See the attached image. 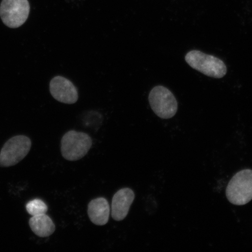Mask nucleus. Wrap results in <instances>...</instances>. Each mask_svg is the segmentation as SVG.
Listing matches in <instances>:
<instances>
[{
  "label": "nucleus",
  "mask_w": 252,
  "mask_h": 252,
  "mask_svg": "<svg viewBox=\"0 0 252 252\" xmlns=\"http://www.w3.org/2000/svg\"><path fill=\"white\" fill-rule=\"evenodd\" d=\"M185 61L191 68L208 77L221 78L227 72V68L221 60L199 50H191L188 53Z\"/></svg>",
  "instance_id": "1"
},
{
  "label": "nucleus",
  "mask_w": 252,
  "mask_h": 252,
  "mask_svg": "<svg viewBox=\"0 0 252 252\" xmlns=\"http://www.w3.org/2000/svg\"><path fill=\"white\" fill-rule=\"evenodd\" d=\"M93 146V140L84 132L68 131L61 140V152L64 159L76 161L86 156Z\"/></svg>",
  "instance_id": "2"
},
{
  "label": "nucleus",
  "mask_w": 252,
  "mask_h": 252,
  "mask_svg": "<svg viewBox=\"0 0 252 252\" xmlns=\"http://www.w3.org/2000/svg\"><path fill=\"white\" fill-rule=\"evenodd\" d=\"M228 201L237 206H243L252 200V170L238 172L229 181L226 189Z\"/></svg>",
  "instance_id": "3"
},
{
  "label": "nucleus",
  "mask_w": 252,
  "mask_h": 252,
  "mask_svg": "<svg viewBox=\"0 0 252 252\" xmlns=\"http://www.w3.org/2000/svg\"><path fill=\"white\" fill-rule=\"evenodd\" d=\"M149 99L151 109L160 118L171 119L178 111L177 100L171 91L165 87L153 88L150 91Z\"/></svg>",
  "instance_id": "4"
},
{
  "label": "nucleus",
  "mask_w": 252,
  "mask_h": 252,
  "mask_svg": "<svg viewBox=\"0 0 252 252\" xmlns=\"http://www.w3.org/2000/svg\"><path fill=\"white\" fill-rule=\"evenodd\" d=\"M32 142L25 135H17L8 140L0 152V167L17 165L26 157L31 149Z\"/></svg>",
  "instance_id": "5"
},
{
  "label": "nucleus",
  "mask_w": 252,
  "mask_h": 252,
  "mask_svg": "<svg viewBox=\"0 0 252 252\" xmlns=\"http://www.w3.org/2000/svg\"><path fill=\"white\" fill-rule=\"evenodd\" d=\"M30 11L28 0H2L0 5V17L6 26L17 28L27 20Z\"/></svg>",
  "instance_id": "6"
},
{
  "label": "nucleus",
  "mask_w": 252,
  "mask_h": 252,
  "mask_svg": "<svg viewBox=\"0 0 252 252\" xmlns=\"http://www.w3.org/2000/svg\"><path fill=\"white\" fill-rule=\"evenodd\" d=\"M50 92L56 100L63 103L74 104L78 99L77 88L67 78L60 75L50 81Z\"/></svg>",
  "instance_id": "7"
},
{
  "label": "nucleus",
  "mask_w": 252,
  "mask_h": 252,
  "mask_svg": "<svg viewBox=\"0 0 252 252\" xmlns=\"http://www.w3.org/2000/svg\"><path fill=\"white\" fill-rule=\"evenodd\" d=\"M135 198L134 191L130 188H123L118 190L112 198L111 214L116 221L124 220L130 210Z\"/></svg>",
  "instance_id": "8"
},
{
  "label": "nucleus",
  "mask_w": 252,
  "mask_h": 252,
  "mask_svg": "<svg viewBox=\"0 0 252 252\" xmlns=\"http://www.w3.org/2000/svg\"><path fill=\"white\" fill-rule=\"evenodd\" d=\"M110 207L108 200L98 197L91 200L88 206V215L94 224L103 226L109 221Z\"/></svg>",
  "instance_id": "9"
},
{
  "label": "nucleus",
  "mask_w": 252,
  "mask_h": 252,
  "mask_svg": "<svg viewBox=\"0 0 252 252\" xmlns=\"http://www.w3.org/2000/svg\"><path fill=\"white\" fill-rule=\"evenodd\" d=\"M29 224L34 234L41 238L48 237L56 230L54 222L46 214L32 216L30 220Z\"/></svg>",
  "instance_id": "10"
},
{
  "label": "nucleus",
  "mask_w": 252,
  "mask_h": 252,
  "mask_svg": "<svg viewBox=\"0 0 252 252\" xmlns=\"http://www.w3.org/2000/svg\"><path fill=\"white\" fill-rule=\"evenodd\" d=\"M26 210L30 215L35 216L46 214L48 207L43 201L36 198L27 204Z\"/></svg>",
  "instance_id": "11"
}]
</instances>
